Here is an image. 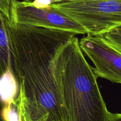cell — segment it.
Masks as SVG:
<instances>
[{
	"mask_svg": "<svg viewBox=\"0 0 121 121\" xmlns=\"http://www.w3.org/2000/svg\"><path fill=\"white\" fill-rule=\"evenodd\" d=\"M13 70L19 85L16 99L21 121H68L53 72L59 47L77 34L21 25L5 17Z\"/></svg>",
	"mask_w": 121,
	"mask_h": 121,
	"instance_id": "obj_1",
	"label": "cell"
},
{
	"mask_svg": "<svg viewBox=\"0 0 121 121\" xmlns=\"http://www.w3.org/2000/svg\"><path fill=\"white\" fill-rule=\"evenodd\" d=\"M53 72L68 121H109L97 76L74 36L58 49Z\"/></svg>",
	"mask_w": 121,
	"mask_h": 121,
	"instance_id": "obj_2",
	"label": "cell"
},
{
	"mask_svg": "<svg viewBox=\"0 0 121 121\" xmlns=\"http://www.w3.org/2000/svg\"><path fill=\"white\" fill-rule=\"evenodd\" d=\"M51 6L75 21L87 34L99 35L121 24V0H75Z\"/></svg>",
	"mask_w": 121,
	"mask_h": 121,
	"instance_id": "obj_3",
	"label": "cell"
},
{
	"mask_svg": "<svg viewBox=\"0 0 121 121\" xmlns=\"http://www.w3.org/2000/svg\"><path fill=\"white\" fill-rule=\"evenodd\" d=\"M9 17L11 21L19 24L67 31L76 34H87L84 28L66 14L51 6L47 8L36 7L32 0H12Z\"/></svg>",
	"mask_w": 121,
	"mask_h": 121,
	"instance_id": "obj_4",
	"label": "cell"
},
{
	"mask_svg": "<svg viewBox=\"0 0 121 121\" xmlns=\"http://www.w3.org/2000/svg\"><path fill=\"white\" fill-rule=\"evenodd\" d=\"M83 53L90 59L97 78L121 84V53L98 35L87 34L79 41Z\"/></svg>",
	"mask_w": 121,
	"mask_h": 121,
	"instance_id": "obj_5",
	"label": "cell"
},
{
	"mask_svg": "<svg viewBox=\"0 0 121 121\" xmlns=\"http://www.w3.org/2000/svg\"><path fill=\"white\" fill-rule=\"evenodd\" d=\"M19 88L13 71L8 70L0 77V100L4 105L16 100Z\"/></svg>",
	"mask_w": 121,
	"mask_h": 121,
	"instance_id": "obj_6",
	"label": "cell"
},
{
	"mask_svg": "<svg viewBox=\"0 0 121 121\" xmlns=\"http://www.w3.org/2000/svg\"><path fill=\"white\" fill-rule=\"evenodd\" d=\"M5 17H6L0 11V77L8 70H13L11 53L5 25Z\"/></svg>",
	"mask_w": 121,
	"mask_h": 121,
	"instance_id": "obj_7",
	"label": "cell"
},
{
	"mask_svg": "<svg viewBox=\"0 0 121 121\" xmlns=\"http://www.w3.org/2000/svg\"><path fill=\"white\" fill-rule=\"evenodd\" d=\"M98 35L100 36L113 48L121 53V31L111 28Z\"/></svg>",
	"mask_w": 121,
	"mask_h": 121,
	"instance_id": "obj_8",
	"label": "cell"
},
{
	"mask_svg": "<svg viewBox=\"0 0 121 121\" xmlns=\"http://www.w3.org/2000/svg\"><path fill=\"white\" fill-rule=\"evenodd\" d=\"M2 115L5 121H21L16 100L5 105Z\"/></svg>",
	"mask_w": 121,
	"mask_h": 121,
	"instance_id": "obj_9",
	"label": "cell"
},
{
	"mask_svg": "<svg viewBox=\"0 0 121 121\" xmlns=\"http://www.w3.org/2000/svg\"><path fill=\"white\" fill-rule=\"evenodd\" d=\"M11 1L12 0H0V11L6 17L9 19H10L9 10Z\"/></svg>",
	"mask_w": 121,
	"mask_h": 121,
	"instance_id": "obj_10",
	"label": "cell"
},
{
	"mask_svg": "<svg viewBox=\"0 0 121 121\" xmlns=\"http://www.w3.org/2000/svg\"><path fill=\"white\" fill-rule=\"evenodd\" d=\"M32 4L39 8H47L55 2L54 0H32Z\"/></svg>",
	"mask_w": 121,
	"mask_h": 121,
	"instance_id": "obj_11",
	"label": "cell"
},
{
	"mask_svg": "<svg viewBox=\"0 0 121 121\" xmlns=\"http://www.w3.org/2000/svg\"><path fill=\"white\" fill-rule=\"evenodd\" d=\"M109 121H121V113H109Z\"/></svg>",
	"mask_w": 121,
	"mask_h": 121,
	"instance_id": "obj_12",
	"label": "cell"
},
{
	"mask_svg": "<svg viewBox=\"0 0 121 121\" xmlns=\"http://www.w3.org/2000/svg\"><path fill=\"white\" fill-rule=\"evenodd\" d=\"M4 107V105L3 103H2V102H1V100H0V112H2Z\"/></svg>",
	"mask_w": 121,
	"mask_h": 121,
	"instance_id": "obj_13",
	"label": "cell"
},
{
	"mask_svg": "<svg viewBox=\"0 0 121 121\" xmlns=\"http://www.w3.org/2000/svg\"><path fill=\"white\" fill-rule=\"evenodd\" d=\"M114 28V29L116 30H117V31H121V24L116 26V27H113V28Z\"/></svg>",
	"mask_w": 121,
	"mask_h": 121,
	"instance_id": "obj_14",
	"label": "cell"
},
{
	"mask_svg": "<svg viewBox=\"0 0 121 121\" xmlns=\"http://www.w3.org/2000/svg\"><path fill=\"white\" fill-rule=\"evenodd\" d=\"M0 121H5L4 118L3 117V115H2V112H0Z\"/></svg>",
	"mask_w": 121,
	"mask_h": 121,
	"instance_id": "obj_15",
	"label": "cell"
},
{
	"mask_svg": "<svg viewBox=\"0 0 121 121\" xmlns=\"http://www.w3.org/2000/svg\"><path fill=\"white\" fill-rule=\"evenodd\" d=\"M55 2H61V1H75V0H54Z\"/></svg>",
	"mask_w": 121,
	"mask_h": 121,
	"instance_id": "obj_16",
	"label": "cell"
},
{
	"mask_svg": "<svg viewBox=\"0 0 121 121\" xmlns=\"http://www.w3.org/2000/svg\"></svg>",
	"mask_w": 121,
	"mask_h": 121,
	"instance_id": "obj_17",
	"label": "cell"
}]
</instances>
